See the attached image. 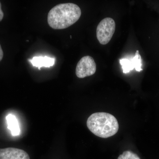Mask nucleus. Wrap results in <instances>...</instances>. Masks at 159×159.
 <instances>
[{
  "label": "nucleus",
  "instance_id": "obj_3",
  "mask_svg": "<svg viewBox=\"0 0 159 159\" xmlns=\"http://www.w3.org/2000/svg\"><path fill=\"white\" fill-rule=\"evenodd\" d=\"M116 23L113 19L107 17L99 23L97 29V37L101 44H107L116 30Z\"/></svg>",
  "mask_w": 159,
  "mask_h": 159
},
{
  "label": "nucleus",
  "instance_id": "obj_10",
  "mask_svg": "<svg viewBox=\"0 0 159 159\" xmlns=\"http://www.w3.org/2000/svg\"><path fill=\"white\" fill-rule=\"evenodd\" d=\"M4 17V13L2 9V4L0 2V22L2 21Z\"/></svg>",
  "mask_w": 159,
  "mask_h": 159
},
{
  "label": "nucleus",
  "instance_id": "obj_4",
  "mask_svg": "<svg viewBox=\"0 0 159 159\" xmlns=\"http://www.w3.org/2000/svg\"><path fill=\"white\" fill-rule=\"evenodd\" d=\"M97 70V66L93 57L85 56L78 61L76 69V74L78 78H84L93 75Z\"/></svg>",
  "mask_w": 159,
  "mask_h": 159
},
{
  "label": "nucleus",
  "instance_id": "obj_6",
  "mask_svg": "<svg viewBox=\"0 0 159 159\" xmlns=\"http://www.w3.org/2000/svg\"><path fill=\"white\" fill-rule=\"evenodd\" d=\"M0 159H30V157L22 149L10 147L0 149Z\"/></svg>",
  "mask_w": 159,
  "mask_h": 159
},
{
  "label": "nucleus",
  "instance_id": "obj_8",
  "mask_svg": "<svg viewBox=\"0 0 159 159\" xmlns=\"http://www.w3.org/2000/svg\"><path fill=\"white\" fill-rule=\"evenodd\" d=\"M6 120L8 124V128L11 130L12 135H18L20 134V129L17 119L15 116L10 114L6 117Z\"/></svg>",
  "mask_w": 159,
  "mask_h": 159
},
{
  "label": "nucleus",
  "instance_id": "obj_1",
  "mask_svg": "<svg viewBox=\"0 0 159 159\" xmlns=\"http://www.w3.org/2000/svg\"><path fill=\"white\" fill-rule=\"evenodd\" d=\"M81 15V9L76 4L72 3L59 4L49 11L48 23L54 29H66L77 22Z\"/></svg>",
  "mask_w": 159,
  "mask_h": 159
},
{
  "label": "nucleus",
  "instance_id": "obj_11",
  "mask_svg": "<svg viewBox=\"0 0 159 159\" xmlns=\"http://www.w3.org/2000/svg\"><path fill=\"white\" fill-rule=\"evenodd\" d=\"M3 55H4V53H3L2 49V47L0 44V61L2 59Z\"/></svg>",
  "mask_w": 159,
  "mask_h": 159
},
{
  "label": "nucleus",
  "instance_id": "obj_5",
  "mask_svg": "<svg viewBox=\"0 0 159 159\" xmlns=\"http://www.w3.org/2000/svg\"><path fill=\"white\" fill-rule=\"evenodd\" d=\"M120 63L122 66L123 72L125 74L129 73V71L134 69L138 72L143 70L142 68V57L139 51H137L135 56L130 59L127 58L120 59Z\"/></svg>",
  "mask_w": 159,
  "mask_h": 159
},
{
  "label": "nucleus",
  "instance_id": "obj_7",
  "mask_svg": "<svg viewBox=\"0 0 159 159\" xmlns=\"http://www.w3.org/2000/svg\"><path fill=\"white\" fill-rule=\"evenodd\" d=\"M29 62L32 64L33 66L38 67L40 70L41 68L43 67L49 68L54 66L55 63V58L46 56L45 57L35 56L32 59H29Z\"/></svg>",
  "mask_w": 159,
  "mask_h": 159
},
{
  "label": "nucleus",
  "instance_id": "obj_9",
  "mask_svg": "<svg viewBox=\"0 0 159 159\" xmlns=\"http://www.w3.org/2000/svg\"><path fill=\"white\" fill-rule=\"evenodd\" d=\"M118 159H141L136 154L130 151H125L118 157Z\"/></svg>",
  "mask_w": 159,
  "mask_h": 159
},
{
  "label": "nucleus",
  "instance_id": "obj_2",
  "mask_svg": "<svg viewBox=\"0 0 159 159\" xmlns=\"http://www.w3.org/2000/svg\"><path fill=\"white\" fill-rule=\"evenodd\" d=\"M88 128L95 135L106 139L118 132L119 123L113 115L106 112H97L91 115L87 121Z\"/></svg>",
  "mask_w": 159,
  "mask_h": 159
}]
</instances>
